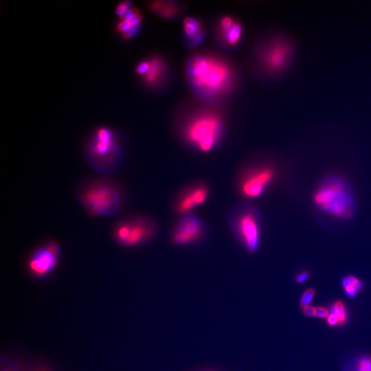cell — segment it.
<instances>
[{"label": "cell", "mask_w": 371, "mask_h": 371, "mask_svg": "<svg viewBox=\"0 0 371 371\" xmlns=\"http://www.w3.org/2000/svg\"><path fill=\"white\" fill-rule=\"evenodd\" d=\"M302 311L304 315L313 317L315 315V307L310 305L303 308Z\"/></svg>", "instance_id": "obj_31"}, {"label": "cell", "mask_w": 371, "mask_h": 371, "mask_svg": "<svg viewBox=\"0 0 371 371\" xmlns=\"http://www.w3.org/2000/svg\"><path fill=\"white\" fill-rule=\"evenodd\" d=\"M296 52L293 40L284 34L271 36L259 46L257 62L268 76L280 75L291 65Z\"/></svg>", "instance_id": "obj_3"}, {"label": "cell", "mask_w": 371, "mask_h": 371, "mask_svg": "<svg viewBox=\"0 0 371 371\" xmlns=\"http://www.w3.org/2000/svg\"><path fill=\"white\" fill-rule=\"evenodd\" d=\"M1 371H17L16 365L13 363L5 361V363H1Z\"/></svg>", "instance_id": "obj_29"}, {"label": "cell", "mask_w": 371, "mask_h": 371, "mask_svg": "<svg viewBox=\"0 0 371 371\" xmlns=\"http://www.w3.org/2000/svg\"><path fill=\"white\" fill-rule=\"evenodd\" d=\"M350 284L353 285L358 292L361 291L363 289V284L361 280L352 275H348L346 276Z\"/></svg>", "instance_id": "obj_24"}, {"label": "cell", "mask_w": 371, "mask_h": 371, "mask_svg": "<svg viewBox=\"0 0 371 371\" xmlns=\"http://www.w3.org/2000/svg\"><path fill=\"white\" fill-rule=\"evenodd\" d=\"M86 159L89 166L100 175H109L118 168L121 153L112 131L98 128L86 148Z\"/></svg>", "instance_id": "obj_4"}, {"label": "cell", "mask_w": 371, "mask_h": 371, "mask_svg": "<svg viewBox=\"0 0 371 371\" xmlns=\"http://www.w3.org/2000/svg\"><path fill=\"white\" fill-rule=\"evenodd\" d=\"M140 12V10L137 7H131L129 8L121 17V19L130 20L135 14Z\"/></svg>", "instance_id": "obj_27"}, {"label": "cell", "mask_w": 371, "mask_h": 371, "mask_svg": "<svg viewBox=\"0 0 371 371\" xmlns=\"http://www.w3.org/2000/svg\"><path fill=\"white\" fill-rule=\"evenodd\" d=\"M155 232V224L149 218L139 216L124 217L111 229L113 240L125 248H134L148 241Z\"/></svg>", "instance_id": "obj_7"}, {"label": "cell", "mask_w": 371, "mask_h": 371, "mask_svg": "<svg viewBox=\"0 0 371 371\" xmlns=\"http://www.w3.org/2000/svg\"><path fill=\"white\" fill-rule=\"evenodd\" d=\"M183 30L190 47L198 46L203 40L205 31L202 22L196 17L187 16L183 21Z\"/></svg>", "instance_id": "obj_13"}, {"label": "cell", "mask_w": 371, "mask_h": 371, "mask_svg": "<svg viewBox=\"0 0 371 371\" xmlns=\"http://www.w3.org/2000/svg\"><path fill=\"white\" fill-rule=\"evenodd\" d=\"M132 26L130 20L121 19L115 26L117 32L123 34L128 31Z\"/></svg>", "instance_id": "obj_22"}, {"label": "cell", "mask_w": 371, "mask_h": 371, "mask_svg": "<svg viewBox=\"0 0 371 371\" xmlns=\"http://www.w3.org/2000/svg\"><path fill=\"white\" fill-rule=\"evenodd\" d=\"M218 29L220 38L227 45H236L241 38L242 25L230 16L221 18Z\"/></svg>", "instance_id": "obj_12"}, {"label": "cell", "mask_w": 371, "mask_h": 371, "mask_svg": "<svg viewBox=\"0 0 371 371\" xmlns=\"http://www.w3.org/2000/svg\"><path fill=\"white\" fill-rule=\"evenodd\" d=\"M310 276V273L308 271H303L299 273L296 277H295V281L299 283L302 284L306 281Z\"/></svg>", "instance_id": "obj_28"}, {"label": "cell", "mask_w": 371, "mask_h": 371, "mask_svg": "<svg viewBox=\"0 0 371 371\" xmlns=\"http://www.w3.org/2000/svg\"><path fill=\"white\" fill-rule=\"evenodd\" d=\"M201 231V223L196 217L186 216L178 223L175 230L174 241L178 244L192 241L199 236Z\"/></svg>", "instance_id": "obj_11"}, {"label": "cell", "mask_w": 371, "mask_h": 371, "mask_svg": "<svg viewBox=\"0 0 371 371\" xmlns=\"http://www.w3.org/2000/svg\"><path fill=\"white\" fill-rule=\"evenodd\" d=\"M148 7L155 14L164 19H172L180 12V6L174 1H156L149 2Z\"/></svg>", "instance_id": "obj_15"}, {"label": "cell", "mask_w": 371, "mask_h": 371, "mask_svg": "<svg viewBox=\"0 0 371 371\" xmlns=\"http://www.w3.org/2000/svg\"><path fill=\"white\" fill-rule=\"evenodd\" d=\"M330 313L335 315L339 319V324L346 323L348 318V313L345 304L341 300L335 301L332 305Z\"/></svg>", "instance_id": "obj_16"}, {"label": "cell", "mask_w": 371, "mask_h": 371, "mask_svg": "<svg viewBox=\"0 0 371 371\" xmlns=\"http://www.w3.org/2000/svg\"><path fill=\"white\" fill-rule=\"evenodd\" d=\"M140 26L141 25L132 26L128 31L122 34V37L125 40H128L133 38L134 36H135L137 34L140 28Z\"/></svg>", "instance_id": "obj_25"}, {"label": "cell", "mask_w": 371, "mask_h": 371, "mask_svg": "<svg viewBox=\"0 0 371 371\" xmlns=\"http://www.w3.org/2000/svg\"><path fill=\"white\" fill-rule=\"evenodd\" d=\"M326 319L327 324L330 326H335L339 324L338 318L332 313H330Z\"/></svg>", "instance_id": "obj_30"}, {"label": "cell", "mask_w": 371, "mask_h": 371, "mask_svg": "<svg viewBox=\"0 0 371 371\" xmlns=\"http://www.w3.org/2000/svg\"><path fill=\"white\" fill-rule=\"evenodd\" d=\"M39 371H45V370H39Z\"/></svg>", "instance_id": "obj_33"}, {"label": "cell", "mask_w": 371, "mask_h": 371, "mask_svg": "<svg viewBox=\"0 0 371 371\" xmlns=\"http://www.w3.org/2000/svg\"><path fill=\"white\" fill-rule=\"evenodd\" d=\"M238 229L242 239L250 250H254L259 242L257 220L251 212H245L238 220Z\"/></svg>", "instance_id": "obj_10"}, {"label": "cell", "mask_w": 371, "mask_h": 371, "mask_svg": "<svg viewBox=\"0 0 371 371\" xmlns=\"http://www.w3.org/2000/svg\"><path fill=\"white\" fill-rule=\"evenodd\" d=\"M186 74L193 90L207 100L225 96L236 80L231 64L219 56L209 54L194 55L188 59Z\"/></svg>", "instance_id": "obj_1"}, {"label": "cell", "mask_w": 371, "mask_h": 371, "mask_svg": "<svg viewBox=\"0 0 371 371\" xmlns=\"http://www.w3.org/2000/svg\"><path fill=\"white\" fill-rule=\"evenodd\" d=\"M330 314V311L324 306L315 307V316L321 319H326Z\"/></svg>", "instance_id": "obj_26"}, {"label": "cell", "mask_w": 371, "mask_h": 371, "mask_svg": "<svg viewBox=\"0 0 371 371\" xmlns=\"http://www.w3.org/2000/svg\"><path fill=\"white\" fill-rule=\"evenodd\" d=\"M352 371H371V357H358L352 365Z\"/></svg>", "instance_id": "obj_18"}, {"label": "cell", "mask_w": 371, "mask_h": 371, "mask_svg": "<svg viewBox=\"0 0 371 371\" xmlns=\"http://www.w3.org/2000/svg\"><path fill=\"white\" fill-rule=\"evenodd\" d=\"M61 255L59 244L54 240L45 241L28 256L26 268L28 273L35 279L43 280L56 269Z\"/></svg>", "instance_id": "obj_8"}, {"label": "cell", "mask_w": 371, "mask_h": 371, "mask_svg": "<svg viewBox=\"0 0 371 371\" xmlns=\"http://www.w3.org/2000/svg\"><path fill=\"white\" fill-rule=\"evenodd\" d=\"M273 177V171L269 168L256 170L248 175L242 183V192L249 197H256L263 191Z\"/></svg>", "instance_id": "obj_9"}, {"label": "cell", "mask_w": 371, "mask_h": 371, "mask_svg": "<svg viewBox=\"0 0 371 371\" xmlns=\"http://www.w3.org/2000/svg\"><path fill=\"white\" fill-rule=\"evenodd\" d=\"M315 204L335 217L347 218L352 213L353 201L345 182L336 178L324 181L313 196Z\"/></svg>", "instance_id": "obj_6"}, {"label": "cell", "mask_w": 371, "mask_h": 371, "mask_svg": "<svg viewBox=\"0 0 371 371\" xmlns=\"http://www.w3.org/2000/svg\"><path fill=\"white\" fill-rule=\"evenodd\" d=\"M149 67H150L149 60H144L140 61L136 66L135 71L138 75L143 76L147 73L149 69Z\"/></svg>", "instance_id": "obj_23"}, {"label": "cell", "mask_w": 371, "mask_h": 371, "mask_svg": "<svg viewBox=\"0 0 371 371\" xmlns=\"http://www.w3.org/2000/svg\"><path fill=\"white\" fill-rule=\"evenodd\" d=\"M131 4L132 2L131 1L125 0L120 1L116 6L115 14L121 18L131 8Z\"/></svg>", "instance_id": "obj_21"}, {"label": "cell", "mask_w": 371, "mask_h": 371, "mask_svg": "<svg viewBox=\"0 0 371 371\" xmlns=\"http://www.w3.org/2000/svg\"><path fill=\"white\" fill-rule=\"evenodd\" d=\"M341 285L347 296L354 297L357 294V290L353 285L350 284L346 276L341 279Z\"/></svg>", "instance_id": "obj_20"}, {"label": "cell", "mask_w": 371, "mask_h": 371, "mask_svg": "<svg viewBox=\"0 0 371 371\" xmlns=\"http://www.w3.org/2000/svg\"><path fill=\"white\" fill-rule=\"evenodd\" d=\"M223 127V120L218 113L202 111L189 118L183 128V135L189 143L207 152L218 142Z\"/></svg>", "instance_id": "obj_5"}, {"label": "cell", "mask_w": 371, "mask_h": 371, "mask_svg": "<svg viewBox=\"0 0 371 371\" xmlns=\"http://www.w3.org/2000/svg\"><path fill=\"white\" fill-rule=\"evenodd\" d=\"M143 19V16L141 14V12H139L138 14H135L134 16H133L130 21L132 23L133 25H141V23Z\"/></svg>", "instance_id": "obj_32"}, {"label": "cell", "mask_w": 371, "mask_h": 371, "mask_svg": "<svg viewBox=\"0 0 371 371\" xmlns=\"http://www.w3.org/2000/svg\"><path fill=\"white\" fill-rule=\"evenodd\" d=\"M148 60L150 67L147 73L142 76V80L148 86L155 87L159 85L165 78L166 65L159 56H153Z\"/></svg>", "instance_id": "obj_14"}, {"label": "cell", "mask_w": 371, "mask_h": 371, "mask_svg": "<svg viewBox=\"0 0 371 371\" xmlns=\"http://www.w3.org/2000/svg\"><path fill=\"white\" fill-rule=\"evenodd\" d=\"M76 199L87 213L95 217L117 214L123 205V195L113 183L102 179H87L77 187Z\"/></svg>", "instance_id": "obj_2"}, {"label": "cell", "mask_w": 371, "mask_h": 371, "mask_svg": "<svg viewBox=\"0 0 371 371\" xmlns=\"http://www.w3.org/2000/svg\"><path fill=\"white\" fill-rule=\"evenodd\" d=\"M315 295V290L313 288H308L306 289L300 297V306L303 308L306 306H310L311 302L314 299Z\"/></svg>", "instance_id": "obj_19"}, {"label": "cell", "mask_w": 371, "mask_h": 371, "mask_svg": "<svg viewBox=\"0 0 371 371\" xmlns=\"http://www.w3.org/2000/svg\"><path fill=\"white\" fill-rule=\"evenodd\" d=\"M196 205L192 190H190L182 196L178 203L177 209L181 212H186Z\"/></svg>", "instance_id": "obj_17"}]
</instances>
